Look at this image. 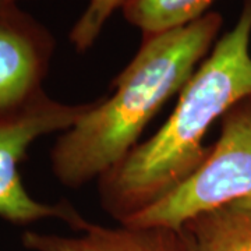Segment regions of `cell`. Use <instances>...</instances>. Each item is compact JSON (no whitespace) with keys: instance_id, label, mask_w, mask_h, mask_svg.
Instances as JSON below:
<instances>
[{"instance_id":"cell-1","label":"cell","mask_w":251,"mask_h":251,"mask_svg":"<svg viewBox=\"0 0 251 251\" xmlns=\"http://www.w3.org/2000/svg\"><path fill=\"white\" fill-rule=\"evenodd\" d=\"M251 0H243L232 29L180 91L161 128L98 179L100 206L119 224L152 206L183 184L205 161L209 128L251 97Z\"/></svg>"},{"instance_id":"cell-2","label":"cell","mask_w":251,"mask_h":251,"mask_svg":"<svg viewBox=\"0 0 251 251\" xmlns=\"http://www.w3.org/2000/svg\"><path fill=\"white\" fill-rule=\"evenodd\" d=\"M222 25V14L208 11L183 27L143 35L134 57L112 80V92L92 100L57 137L50 165L59 183L84 187L123 161L212 50Z\"/></svg>"},{"instance_id":"cell-3","label":"cell","mask_w":251,"mask_h":251,"mask_svg":"<svg viewBox=\"0 0 251 251\" xmlns=\"http://www.w3.org/2000/svg\"><path fill=\"white\" fill-rule=\"evenodd\" d=\"M221 133L205 161L183 184L120 225L177 230L188 218L251 198V97L221 119Z\"/></svg>"},{"instance_id":"cell-4","label":"cell","mask_w":251,"mask_h":251,"mask_svg":"<svg viewBox=\"0 0 251 251\" xmlns=\"http://www.w3.org/2000/svg\"><path fill=\"white\" fill-rule=\"evenodd\" d=\"M87 103H64L45 91L17 108L0 110V218L10 224H34L42 219H60L73 230H80L85 219L62 201L46 204L29 196L20 176V163L38 138L69 130L88 109Z\"/></svg>"},{"instance_id":"cell-5","label":"cell","mask_w":251,"mask_h":251,"mask_svg":"<svg viewBox=\"0 0 251 251\" xmlns=\"http://www.w3.org/2000/svg\"><path fill=\"white\" fill-rule=\"evenodd\" d=\"M54 52L50 31L17 4H0V110L44 92Z\"/></svg>"},{"instance_id":"cell-6","label":"cell","mask_w":251,"mask_h":251,"mask_svg":"<svg viewBox=\"0 0 251 251\" xmlns=\"http://www.w3.org/2000/svg\"><path fill=\"white\" fill-rule=\"evenodd\" d=\"M77 236L27 230L21 243L28 251H181L177 230L168 227H116L85 222Z\"/></svg>"},{"instance_id":"cell-7","label":"cell","mask_w":251,"mask_h":251,"mask_svg":"<svg viewBox=\"0 0 251 251\" xmlns=\"http://www.w3.org/2000/svg\"><path fill=\"white\" fill-rule=\"evenodd\" d=\"M177 234L181 251H251V198L191 216Z\"/></svg>"},{"instance_id":"cell-8","label":"cell","mask_w":251,"mask_h":251,"mask_svg":"<svg viewBox=\"0 0 251 251\" xmlns=\"http://www.w3.org/2000/svg\"><path fill=\"white\" fill-rule=\"evenodd\" d=\"M214 0H122L126 21L143 35L183 27L208 13Z\"/></svg>"},{"instance_id":"cell-9","label":"cell","mask_w":251,"mask_h":251,"mask_svg":"<svg viewBox=\"0 0 251 251\" xmlns=\"http://www.w3.org/2000/svg\"><path fill=\"white\" fill-rule=\"evenodd\" d=\"M120 6L122 0H88L87 7L69 34L77 52L84 53L95 45L108 20Z\"/></svg>"},{"instance_id":"cell-10","label":"cell","mask_w":251,"mask_h":251,"mask_svg":"<svg viewBox=\"0 0 251 251\" xmlns=\"http://www.w3.org/2000/svg\"><path fill=\"white\" fill-rule=\"evenodd\" d=\"M18 0H0V4H17Z\"/></svg>"}]
</instances>
